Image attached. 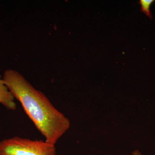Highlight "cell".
I'll use <instances>...</instances> for the list:
<instances>
[{
	"label": "cell",
	"instance_id": "2",
	"mask_svg": "<svg viewBox=\"0 0 155 155\" xmlns=\"http://www.w3.org/2000/svg\"><path fill=\"white\" fill-rule=\"evenodd\" d=\"M0 155H56V150L45 140L16 136L0 141Z\"/></svg>",
	"mask_w": 155,
	"mask_h": 155
},
{
	"label": "cell",
	"instance_id": "1",
	"mask_svg": "<svg viewBox=\"0 0 155 155\" xmlns=\"http://www.w3.org/2000/svg\"><path fill=\"white\" fill-rule=\"evenodd\" d=\"M14 98L48 143L55 145L69 130V119L57 110L46 96L35 88L18 71L7 69L2 78Z\"/></svg>",
	"mask_w": 155,
	"mask_h": 155
},
{
	"label": "cell",
	"instance_id": "4",
	"mask_svg": "<svg viewBox=\"0 0 155 155\" xmlns=\"http://www.w3.org/2000/svg\"><path fill=\"white\" fill-rule=\"evenodd\" d=\"M155 2L154 0H140L139 4L141 6V11L144 13L150 19H152V15L150 11V6Z\"/></svg>",
	"mask_w": 155,
	"mask_h": 155
},
{
	"label": "cell",
	"instance_id": "3",
	"mask_svg": "<svg viewBox=\"0 0 155 155\" xmlns=\"http://www.w3.org/2000/svg\"><path fill=\"white\" fill-rule=\"evenodd\" d=\"M14 100L15 98L6 87L0 75V104L8 110H14L17 108Z\"/></svg>",
	"mask_w": 155,
	"mask_h": 155
},
{
	"label": "cell",
	"instance_id": "5",
	"mask_svg": "<svg viewBox=\"0 0 155 155\" xmlns=\"http://www.w3.org/2000/svg\"><path fill=\"white\" fill-rule=\"evenodd\" d=\"M131 155H143L142 153L139 150H135L134 151L131 153Z\"/></svg>",
	"mask_w": 155,
	"mask_h": 155
}]
</instances>
